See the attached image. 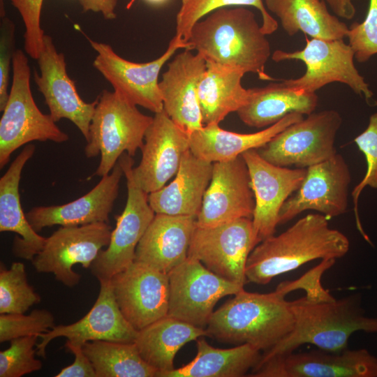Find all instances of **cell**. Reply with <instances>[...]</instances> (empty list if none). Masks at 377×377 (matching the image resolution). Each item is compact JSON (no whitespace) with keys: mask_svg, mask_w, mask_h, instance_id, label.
<instances>
[{"mask_svg":"<svg viewBox=\"0 0 377 377\" xmlns=\"http://www.w3.org/2000/svg\"><path fill=\"white\" fill-rule=\"evenodd\" d=\"M255 198L242 155L213 163L210 182L196 218L198 227H214L241 218L252 219Z\"/></svg>","mask_w":377,"mask_h":377,"instance_id":"obj_18","label":"cell"},{"mask_svg":"<svg viewBox=\"0 0 377 377\" xmlns=\"http://www.w3.org/2000/svg\"><path fill=\"white\" fill-rule=\"evenodd\" d=\"M145 1L153 5H161L165 3L168 0H145Z\"/></svg>","mask_w":377,"mask_h":377,"instance_id":"obj_45","label":"cell"},{"mask_svg":"<svg viewBox=\"0 0 377 377\" xmlns=\"http://www.w3.org/2000/svg\"><path fill=\"white\" fill-rule=\"evenodd\" d=\"M123 175V168L117 161L112 171L102 177L85 195L64 205L34 207L26 214L27 218L37 232L56 225L75 226L108 223Z\"/></svg>","mask_w":377,"mask_h":377,"instance_id":"obj_23","label":"cell"},{"mask_svg":"<svg viewBox=\"0 0 377 377\" xmlns=\"http://www.w3.org/2000/svg\"><path fill=\"white\" fill-rule=\"evenodd\" d=\"M168 315L205 329L221 298L244 289L208 269L198 260L187 258L168 273Z\"/></svg>","mask_w":377,"mask_h":377,"instance_id":"obj_11","label":"cell"},{"mask_svg":"<svg viewBox=\"0 0 377 377\" xmlns=\"http://www.w3.org/2000/svg\"><path fill=\"white\" fill-rule=\"evenodd\" d=\"M303 119L302 114L293 112L253 133L226 131L219 124L205 125L189 135L190 150L197 157L212 163L229 161L248 150L263 147L286 128Z\"/></svg>","mask_w":377,"mask_h":377,"instance_id":"obj_27","label":"cell"},{"mask_svg":"<svg viewBox=\"0 0 377 377\" xmlns=\"http://www.w3.org/2000/svg\"><path fill=\"white\" fill-rule=\"evenodd\" d=\"M272 59L279 62L284 60H300L306 66L305 73L297 79L283 80L285 84L309 93H316L321 87L332 82L348 85L355 94L364 95L366 100L371 98L364 77L354 65V52L343 39L307 40L305 47L295 52L276 50Z\"/></svg>","mask_w":377,"mask_h":377,"instance_id":"obj_10","label":"cell"},{"mask_svg":"<svg viewBox=\"0 0 377 377\" xmlns=\"http://www.w3.org/2000/svg\"><path fill=\"white\" fill-rule=\"evenodd\" d=\"M12 67V84L0 119L1 168L15 150L32 141L62 143L69 139L50 114H43L35 103L30 87L31 70L22 50L15 51Z\"/></svg>","mask_w":377,"mask_h":377,"instance_id":"obj_6","label":"cell"},{"mask_svg":"<svg viewBox=\"0 0 377 377\" xmlns=\"http://www.w3.org/2000/svg\"><path fill=\"white\" fill-rule=\"evenodd\" d=\"M38 337L14 339L8 348L0 351V377H21L42 368V362L34 356L36 350L34 347Z\"/></svg>","mask_w":377,"mask_h":377,"instance_id":"obj_36","label":"cell"},{"mask_svg":"<svg viewBox=\"0 0 377 377\" xmlns=\"http://www.w3.org/2000/svg\"><path fill=\"white\" fill-rule=\"evenodd\" d=\"M55 326L53 314L45 309H35L29 315L1 314L0 342L10 341L24 337H39Z\"/></svg>","mask_w":377,"mask_h":377,"instance_id":"obj_37","label":"cell"},{"mask_svg":"<svg viewBox=\"0 0 377 377\" xmlns=\"http://www.w3.org/2000/svg\"><path fill=\"white\" fill-rule=\"evenodd\" d=\"M206 66L200 54L184 49L168 63L158 83L163 110L189 135L204 126L198 87Z\"/></svg>","mask_w":377,"mask_h":377,"instance_id":"obj_22","label":"cell"},{"mask_svg":"<svg viewBox=\"0 0 377 377\" xmlns=\"http://www.w3.org/2000/svg\"><path fill=\"white\" fill-rule=\"evenodd\" d=\"M332 10L339 17L351 20L355 14L353 0H326Z\"/></svg>","mask_w":377,"mask_h":377,"instance_id":"obj_44","label":"cell"},{"mask_svg":"<svg viewBox=\"0 0 377 377\" xmlns=\"http://www.w3.org/2000/svg\"><path fill=\"white\" fill-rule=\"evenodd\" d=\"M342 118L334 110L311 113L258 149L267 161L278 166L307 168L337 154L336 135Z\"/></svg>","mask_w":377,"mask_h":377,"instance_id":"obj_7","label":"cell"},{"mask_svg":"<svg viewBox=\"0 0 377 377\" xmlns=\"http://www.w3.org/2000/svg\"><path fill=\"white\" fill-rule=\"evenodd\" d=\"M348 237L329 226L322 214H309L280 235L260 242L250 253L246 265L247 282L269 283L276 276L316 259L336 260L348 251Z\"/></svg>","mask_w":377,"mask_h":377,"instance_id":"obj_2","label":"cell"},{"mask_svg":"<svg viewBox=\"0 0 377 377\" xmlns=\"http://www.w3.org/2000/svg\"><path fill=\"white\" fill-rule=\"evenodd\" d=\"M82 346L67 340L64 347L74 355L75 360L73 364L63 368L55 377H96L94 366L84 353Z\"/></svg>","mask_w":377,"mask_h":377,"instance_id":"obj_42","label":"cell"},{"mask_svg":"<svg viewBox=\"0 0 377 377\" xmlns=\"http://www.w3.org/2000/svg\"><path fill=\"white\" fill-rule=\"evenodd\" d=\"M204 336H207L205 329L167 315L138 331L134 343L146 362L157 371H165L175 369L180 348Z\"/></svg>","mask_w":377,"mask_h":377,"instance_id":"obj_31","label":"cell"},{"mask_svg":"<svg viewBox=\"0 0 377 377\" xmlns=\"http://www.w3.org/2000/svg\"><path fill=\"white\" fill-rule=\"evenodd\" d=\"M189 149V135L163 110L155 113L145 135L140 162L133 168L136 184L148 194L162 188L176 175Z\"/></svg>","mask_w":377,"mask_h":377,"instance_id":"obj_20","label":"cell"},{"mask_svg":"<svg viewBox=\"0 0 377 377\" xmlns=\"http://www.w3.org/2000/svg\"><path fill=\"white\" fill-rule=\"evenodd\" d=\"M118 161L126 179L127 200L123 212L116 217L107 248L99 252L90 267L98 281L110 280L134 262L137 246L156 215L149 203V194L133 178L132 156L124 153Z\"/></svg>","mask_w":377,"mask_h":377,"instance_id":"obj_8","label":"cell"},{"mask_svg":"<svg viewBox=\"0 0 377 377\" xmlns=\"http://www.w3.org/2000/svg\"><path fill=\"white\" fill-rule=\"evenodd\" d=\"M303 288L301 277L281 283L269 293L242 290L214 311L205 328L207 336L223 343L249 344L263 352L269 350L294 325L291 302L285 299L286 295Z\"/></svg>","mask_w":377,"mask_h":377,"instance_id":"obj_1","label":"cell"},{"mask_svg":"<svg viewBox=\"0 0 377 377\" xmlns=\"http://www.w3.org/2000/svg\"><path fill=\"white\" fill-rule=\"evenodd\" d=\"M244 74L237 67L207 61L198 87L204 126L219 124L230 113L237 112L247 103L249 92L241 82Z\"/></svg>","mask_w":377,"mask_h":377,"instance_id":"obj_29","label":"cell"},{"mask_svg":"<svg viewBox=\"0 0 377 377\" xmlns=\"http://www.w3.org/2000/svg\"><path fill=\"white\" fill-rule=\"evenodd\" d=\"M87 38L97 52L93 66L111 84L114 91L131 103L154 114L163 110L159 73L177 50L188 49L187 44L175 36L159 57L147 63H135L119 56L110 45Z\"/></svg>","mask_w":377,"mask_h":377,"instance_id":"obj_9","label":"cell"},{"mask_svg":"<svg viewBox=\"0 0 377 377\" xmlns=\"http://www.w3.org/2000/svg\"><path fill=\"white\" fill-rule=\"evenodd\" d=\"M351 176L348 166L339 154L306 168L302 185L283 204L279 224H284L306 210H313L326 217L346 212L348 186Z\"/></svg>","mask_w":377,"mask_h":377,"instance_id":"obj_15","label":"cell"},{"mask_svg":"<svg viewBox=\"0 0 377 377\" xmlns=\"http://www.w3.org/2000/svg\"><path fill=\"white\" fill-rule=\"evenodd\" d=\"M197 355L187 364L170 371H157L156 377H241L259 362L260 350L249 344L221 349L198 339Z\"/></svg>","mask_w":377,"mask_h":377,"instance_id":"obj_30","label":"cell"},{"mask_svg":"<svg viewBox=\"0 0 377 377\" xmlns=\"http://www.w3.org/2000/svg\"><path fill=\"white\" fill-rule=\"evenodd\" d=\"M346 37L357 61L365 62L377 54V0H369L364 20L353 23Z\"/></svg>","mask_w":377,"mask_h":377,"instance_id":"obj_39","label":"cell"},{"mask_svg":"<svg viewBox=\"0 0 377 377\" xmlns=\"http://www.w3.org/2000/svg\"><path fill=\"white\" fill-rule=\"evenodd\" d=\"M291 309L294 317L292 330L263 352L258 363L292 353L304 343L327 351H342L355 332H377V318L364 316L357 294L340 300H317L305 295L292 301Z\"/></svg>","mask_w":377,"mask_h":377,"instance_id":"obj_4","label":"cell"},{"mask_svg":"<svg viewBox=\"0 0 377 377\" xmlns=\"http://www.w3.org/2000/svg\"><path fill=\"white\" fill-rule=\"evenodd\" d=\"M354 141L359 149L364 154L367 163V170L364 178L352 192L357 225L360 230L362 232L357 213L359 196L366 186L377 188V113L370 117L367 129L357 136Z\"/></svg>","mask_w":377,"mask_h":377,"instance_id":"obj_38","label":"cell"},{"mask_svg":"<svg viewBox=\"0 0 377 377\" xmlns=\"http://www.w3.org/2000/svg\"><path fill=\"white\" fill-rule=\"evenodd\" d=\"M34 151V145H26L0 178V232H12L20 236L15 237L12 251L16 257L28 260H32L43 249L46 241L33 228L20 202L22 171Z\"/></svg>","mask_w":377,"mask_h":377,"instance_id":"obj_25","label":"cell"},{"mask_svg":"<svg viewBox=\"0 0 377 377\" xmlns=\"http://www.w3.org/2000/svg\"><path fill=\"white\" fill-rule=\"evenodd\" d=\"M152 121V117L142 113L116 91L103 90L98 97L84 147L87 158L101 154L94 175H108L124 153L135 156L142 149Z\"/></svg>","mask_w":377,"mask_h":377,"instance_id":"obj_5","label":"cell"},{"mask_svg":"<svg viewBox=\"0 0 377 377\" xmlns=\"http://www.w3.org/2000/svg\"><path fill=\"white\" fill-rule=\"evenodd\" d=\"M24 25V44L26 53L38 59L43 47L44 32L40 27L43 0H10Z\"/></svg>","mask_w":377,"mask_h":377,"instance_id":"obj_40","label":"cell"},{"mask_svg":"<svg viewBox=\"0 0 377 377\" xmlns=\"http://www.w3.org/2000/svg\"><path fill=\"white\" fill-rule=\"evenodd\" d=\"M37 60L40 74L34 71V81L50 116L55 122L61 119L70 120L87 141L98 98L92 103L82 99L75 82L67 73L65 57L57 52L50 36L45 34L43 47Z\"/></svg>","mask_w":377,"mask_h":377,"instance_id":"obj_19","label":"cell"},{"mask_svg":"<svg viewBox=\"0 0 377 377\" xmlns=\"http://www.w3.org/2000/svg\"><path fill=\"white\" fill-rule=\"evenodd\" d=\"M40 300V296L27 281L22 263L14 262L9 269L1 263L0 314L24 313Z\"/></svg>","mask_w":377,"mask_h":377,"instance_id":"obj_35","label":"cell"},{"mask_svg":"<svg viewBox=\"0 0 377 377\" xmlns=\"http://www.w3.org/2000/svg\"><path fill=\"white\" fill-rule=\"evenodd\" d=\"M212 168V163L197 157L189 149L182 157L175 179L148 195L151 207L156 214L197 218Z\"/></svg>","mask_w":377,"mask_h":377,"instance_id":"obj_26","label":"cell"},{"mask_svg":"<svg viewBox=\"0 0 377 377\" xmlns=\"http://www.w3.org/2000/svg\"><path fill=\"white\" fill-rule=\"evenodd\" d=\"M242 156L249 170L255 198L252 222L259 244L274 235L280 209L302 185L306 168L275 165L265 160L256 149L248 150Z\"/></svg>","mask_w":377,"mask_h":377,"instance_id":"obj_16","label":"cell"},{"mask_svg":"<svg viewBox=\"0 0 377 377\" xmlns=\"http://www.w3.org/2000/svg\"><path fill=\"white\" fill-rule=\"evenodd\" d=\"M79 2L84 12L101 13L108 20L117 17L115 9L117 0H79Z\"/></svg>","mask_w":377,"mask_h":377,"instance_id":"obj_43","label":"cell"},{"mask_svg":"<svg viewBox=\"0 0 377 377\" xmlns=\"http://www.w3.org/2000/svg\"><path fill=\"white\" fill-rule=\"evenodd\" d=\"M253 6L262 16L261 30L265 35L276 31L278 22L268 13L263 0H182L176 16V34L188 45L191 29L195 24L212 11L229 6Z\"/></svg>","mask_w":377,"mask_h":377,"instance_id":"obj_34","label":"cell"},{"mask_svg":"<svg viewBox=\"0 0 377 377\" xmlns=\"http://www.w3.org/2000/svg\"><path fill=\"white\" fill-rule=\"evenodd\" d=\"M196 217L156 214L139 242L134 262L168 274L188 257Z\"/></svg>","mask_w":377,"mask_h":377,"instance_id":"obj_24","label":"cell"},{"mask_svg":"<svg viewBox=\"0 0 377 377\" xmlns=\"http://www.w3.org/2000/svg\"><path fill=\"white\" fill-rule=\"evenodd\" d=\"M98 296L90 311L80 320L69 325H59L39 337L36 355L45 358L46 348L57 337L83 345L85 342L103 340L124 343L134 342L138 332L126 320L117 303L110 280L100 281Z\"/></svg>","mask_w":377,"mask_h":377,"instance_id":"obj_21","label":"cell"},{"mask_svg":"<svg viewBox=\"0 0 377 377\" xmlns=\"http://www.w3.org/2000/svg\"><path fill=\"white\" fill-rule=\"evenodd\" d=\"M255 14L244 6L215 10L193 27L189 50H195L207 61L237 67L271 80L265 73L270 54L268 39Z\"/></svg>","mask_w":377,"mask_h":377,"instance_id":"obj_3","label":"cell"},{"mask_svg":"<svg viewBox=\"0 0 377 377\" xmlns=\"http://www.w3.org/2000/svg\"><path fill=\"white\" fill-rule=\"evenodd\" d=\"M82 349L96 377H156L157 370L142 359L134 342L96 340L85 342Z\"/></svg>","mask_w":377,"mask_h":377,"instance_id":"obj_33","label":"cell"},{"mask_svg":"<svg viewBox=\"0 0 377 377\" xmlns=\"http://www.w3.org/2000/svg\"><path fill=\"white\" fill-rule=\"evenodd\" d=\"M110 281L121 312L137 331L168 315V274L133 262Z\"/></svg>","mask_w":377,"mask_h":377,"instance_id":"obj_17","label":"cell"},{"mask_svg":"<svg viewBox=\"0 0 377 377\" xmlns=\"http://www.w3.org/2000/svg\"><path fill=\"white\" fill-rule=\"evenodd\" d=\"M247 103L237 114L246 125L267 128L293 112L309 114L318 105L316 93H309L281 82L249 89Z\"/></svg>","mask_w":377,"mask_h":377,"instance_id":"obj_28","label":"cell"},{"mask_svg":"<svg viewBox=\"0 0 377 377\" xmlns=\"http://www.w3.org/2000/svg\"><path fill=\"white\" fill-rule=\"evenodd\" d=\"M112 227L105 222L61 226L46 241L31 260L38 273H52L64 286L77 285L81 275L73 270L80 264L90 268L99 252L110 242Z\"/></svg>","mask_w":377,"mask_h":377,"instance_id":"obj_13","label":"cell"},{"mask_svg":"<svg viewBox=\"0 0 377 377\" xmlns=\"http://www.w3.org/2000/svg\"><path fill=\"white\" fill-rule=\"evenodd\" d=\"M265 6L290 36L302 31L313 38L346 37L348 27L329 12L324 0H265Z\"/></svg>","mask_w":377,"mask_h":377,"instance_id":"obj_32","label":"cell"},{"mask_svg":"<svg viewBox=\"0 0 377 377\" xmlns=\"http://www.w3.org/2000/svg\"><path fill=\"white\" fill-rule=\"evenodd\" d=\"M0 17V111L3 112L8 99L10 65L16 51L15 25L6 14Z\"/></svg>","mask_w":377,"mask_h":377,"instance_id":"obj_41","label":"cell"},{"mask_svg":"<svg viewBox=\"0 0 377 377\" xmlns=\"http://www.w3.org/2000/svg\"><path fill=\"white\" fill-rule=\"evenodd\" d=\"M258 244L252 219L241 218L214 227L196 225L188 257L201 262L220 277L241 286L248 283V257Z\"/></svg>","mask_w":377,"mask_h":377,"instance_id":"obj_12","label":"cell"},{"mask_svg":"<svg viewBox=\"0 0 377 377\" xmlns=\"http://www.w3.org/2000/svg\"><path fill=\"white\" fill-rule=\"evenodd\" d=\"M255 377H377V358L365 349L289 353L258 363Z\"/></svg>","mask_w":377,"mask_h":377,"instance_id":"obj_14","label":"cell"}]
</instances>
